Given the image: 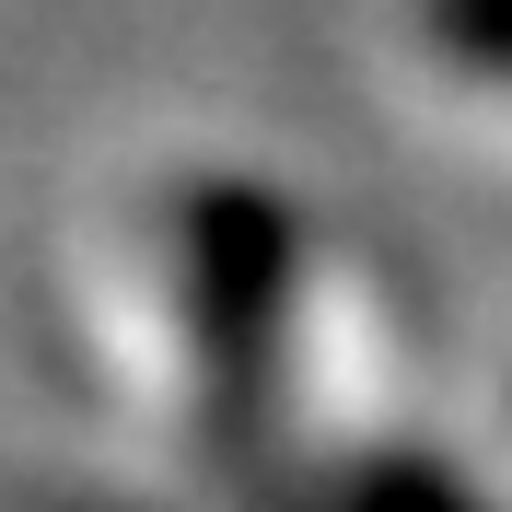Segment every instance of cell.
Returning <instances> with one entry per match:
<instances>
[{
	"instance_id": "obj_1",
	"label": "cell",
	"mask_w": 512,
	"mask_h": 512,
	"mask_svg": "<svg viewBox=\"0 0 512 512\" xmlns=\"http://www.w3.org/2000/svg\"><path fill=\"white\" fill-rule=\"evenodd\" d=\"M419 12H431V47H443V59L512 82V0H419Z\"/></svg>"
}]
</instances>
